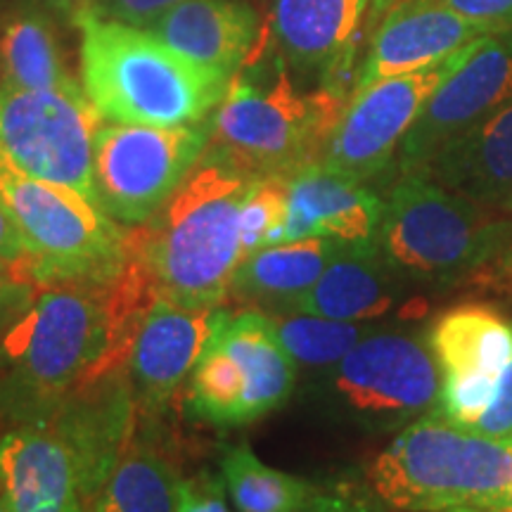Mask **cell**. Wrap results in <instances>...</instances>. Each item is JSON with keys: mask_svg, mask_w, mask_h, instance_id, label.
<instances>
[{"mask_svg": "<svg viewBox=\"0 0 512 512\" xmlns=\"http://www.w3.org/2000/svg\"><path fill=\"white\" fill-rule=\"evenodd\" d=\"M155 297L136 259L107 280L36 287L0 337V422L41 425L64 399L124 373Z\"/></svg>", "mask_w": 512, "mask_h": 512, "instance_id": "cell-1", "label": "cell"}, {"mask_svg": "<svg viewBox=\"0 0 512 512\" xmlns=\"http://www.w3.org/2000/svg\"><path fill=\"white\" fill-rule=\"evenodd\" d=\"M254 178L204 152L152 219L126 228L128 256L159 297L226 306L242 256L240 207Z\"/></svg>", "mask_w": 512, "mask_h": 512, "instance_id": "cell-2", "label": "cell"}, {"mask_svg": "<svg viewBox=\"0 0 512 512\" xmlns=\"http://www.w3.org/2000/svg\"><path fill=\"white\" fill-rule=\"evenodd\" d=\"M81 34V86L102 119L138 126H190L207 121L230 76L188 60L152 31L86 12Z\"/></svg>", "mask_w": 512, "mask_h": 512, "instance_id": "cell-3", "label": "cell"}, {"mask_svg": "<svg viewBox=\"0 0 512 512\" xmlns=\"http://www.w3.org/2000/svg\"><path fill=\"white\" fill-rule=\"evenodd\" d=\"M349 95L320 86L299 93L287 64L273 57L271 72L247 62L230 76L226 95L209 117V155L249 178L285 176L323 162Z\"/></svg>", "mask_w": 512, "mask_h": 512, "instance_id": "cell-4", "label": "cell"}, {"mask_svg": "<svg viewBox=\"0 0 512 512\" xmlns=\"http://www.w3.org/2000/svg\"><path fill=\"white\" fill-rule=\"evenodd\" d=\"M370 491L399 512L512 510L510 444L425 413L399 430L368 467Z\"/></svg>", "mask_w": 512, "mask_h": 512, "instance_id": "cell-5", "label": "cell"}, {"mask_svg": "<svg viewBox=\"0 0 512 512\" xmlns=\"http://www.w3.org/2000/svg\"><path fill=\"white\" fill-rule=\"evenodd\" d=\"M512 235V221L425 174H403L384 202L377 247L408 285H467Z\"/></svg>", "mask_w": 512, "mask_h": 512, "instance_id": "cell-6", "label": "cell"}, {"mask_svg": "<svg viewBox=\"0 0 512 512\" xmlns=\"http://www.w3.org/2000/svg\"><path fill=\"white\" fill-rule=\"evenodd\" d=\"M0 202L29 249L24 283L43 287L107 280L131 259L126 230L105 209L72 188L24 174L3 150Z\"/></svg>", "mask_w": 512, "mask_h": 512, "instance_id": "cell-7", "label": "cell"}, {"mask_svg": "<svg viewBox=\"0 0 512 512\" xmlns=\"http://www.w3.org/2000/svg\"><path fill=\"white\" fill-rule=\"evenodd\" d=\"M439 387L437 358L425 337L377 328L311 380V401L335 425L387 434L430 413Z\"/></svg>", "mask_w": 512, "mask_h": 512, "instance_id": "cell-8", "label": "cell"}, {"mask_svg": "<svg viewBox=\"0 0 512 512\" xmlns=\"http://www.w3.org/2000/svg\"><path fill=\"white\" fill-rule=\"evenodd\" d=\"M297 363L280 347L264 311L230 313L190 373L188 411L214 427H242L290 399Z\"/></svg>", "mask_w": 512, "mask_h": 512, "instance_id": "cell-9", "label": "cell"}, {"mask_svg": "<svg viewBox=\"0 0 512 512\" xmlns=\"http://www.w3.org/2000/svg\"><path fill=\"white\" fill-rule=\"evenodd\" d=\"M100 112L83 86L12 88L0 93V150L24 174L81 192L100 207L95 136Z\"/></svg>", "mask_w": 512, "mask_h": 512, "instance_id": "cell-10", "label": "cell"}, {"mask_svg": "<svg viewBox=\"0 0 512 512\" xmlns=\"http://www.w3.org/2000/svg\"><path fill=\"white\" fill-rule=\"evenodd\" d=\"M209 145V119L190 126L102 124L95 136V188L114 221L138 226L181 188Z\"/></svg>", "mask_w": 512, "mask_h": 512, "instance_id": "cell-11", "label": "cell"}, {"mask_svg": "<svg viewBox=\"0 0 512 512\" xmlns=\"http://www.w3.org/2000/svg\"><path fill=\"white\" fill-rule=\"evenodd\" d=\"M479 41L432 67L389 76L351 95L320 164L358 183L380 176L394 162L427 100L470 57Z\"/></svg>", "mask_w": 512, "mask_h": 512, "instance_id": "cell-12", "label": "cell"}, {"mask_svg": "<svg viewBox=\"0 0 512 512\" xmlns=\"http://www.w3.org/2000/svg\"><path fill=\"white\" fill-rule=\"evenodd\" d=\"M427 342L441 373L432 411L470 430L512 361V323L489 306H456L434 320Z\"/></svg>", "mask_w": 512, "mask_h": 512, "instance_id": "cell-13", "label": "cell"}, {"mask_svg": "<svg viewBox=\"0 0 512 512\" xmlns=\"http://www.w3.org/2000/svg\"><path fill=\"white\" fill-rule=\"evenodd\" d=\"M512 102V31L486 36L427 100L399 147V171L425 174L441 147Z\"/></svg>", "mask_w": 512, "mask_h": 512, "instance_id": "cell-14", "label": "cell"}, {"mask_svg": "<svg viewBox=\"0 0 512 512\" xmlns=\"http://www.w3.org/2000/svg\"><path fill=\"white\" fill-rule=\"evenodd\" d=\"M226 316V306H183L157 294L126 368L140 415L164 411Z\"/></svg>", "mask_w": 512, "mask_h": 512, "instance_id": "cell-15", "label": "cell"}, {"mask_svg": "<svg viewBox=\"0 0 512 512\" xmlns=\"http://www.w3.org/2000/svg\"><path fill=\"white\" fill-rule=\"evenodd\" d=\"M138 420V406L124 370L64 399L53 415L41 422L72 453L88 510L124 448L131 444Z\"/></svg>", "mask_w": 512, "mask_h": 512, "instance_id": "cell-16", "label": "cell"}, {"mask_svg": "<svg viewBox=\"0 0 512 512\" xmlns=\"http://www.w3.org/2000/svg\"><path fill=\"white\" fill-rule=\"evenodd\" d=\"M486 36L498 34L463 17L444 0H399L375 31L356 74L354 93L389 76L432 67Z\"/></svg>", "mask_w": 512, "mask_h": 512, "instance_id": "cell-17", "label": "cell"}, {"mask_svg": "<svg viewBox=\"0 0 512 512\" xmlns=\"http://www.w3.org/2000/svg\"><path fill=\"white\" fill-rule=\"evenodd\" d=\"M368 8L370 0H275L268 41L294 72L316 74L323 86L347 93L344 81Z\"/></svg>", "mask_w": 512, "mask_h": 512, "instance_id": "cell-18", "label": "cell"}, {"mask_svg": "<svg viewBox=\"0 0 512 512\" xmlns=\"http://www.w3.org/2000/svg\"><path fill=\"white\" fill-rule=\"evenodd\" d=\"M408 287L387 264L377 240L339 242L316 285L290 311L347 323H373L389 313H420L422 302L408 294Z\"/></svg>", "mask_w": 512, "mask_h": 512, "instance_id": "cell-19", "label": "cell"}, {"mask_svg": "<svg viewBox=\"0 0 512 512\" xmlns=\"http://www.w3.org/2000/svg\"><path fill=\"white\" fill-rule=\"evenodd\" d=\"M0 494L10 512H88L72 453L46 425L0 434Z\"/></svg>", "mask_w": 512, "mask_h": 512, "instance_id": "cell-20", "label": "cell"}, {"mask_svg": "<svg viewBox=\"0 0 512 512\" xmlns=\"http://www.w3.org/2000/svg\"><path fill=\"white\" fill-rule=\"evenodd\" d=\"M382 214L384 202L366 183L325 169L323 164H311L287 178L283 242L375 240Z\"/></svg>", "mask_w": 512, "mask_h": 512, "instance_id": "cell-21", "label": "cell"}, {"mask_svg": "<svg viewBox=\"0 0 512 512\" xmlns=\"http://www.w3.org/2000/svg\"><path fill=\"white\" fill-rule=\"evenodd\" d=\"M147 31L188 60L233 76L259 43V17L245 0H185Z\"/></svg>", "mask_w": 512, "mask_h": 512, "instance_id": "cell-22", "label": "cell"}, {"mask_svg": "<svg viewBox=\"0 0 512 512\" xmlns=\"http://www.w3.org/2000/svg\"><path fill=\"white\" fill-rule=\"evenodd\" d=\"M425 176L486 209H503L512 197V102L441 147Z\"/></svg>", "mask_w": 512, "mask_h": 512, "instance_id": "cell-23", "label": "cell"}, {"mask_svg": "<svg viewBox=\"0 0 512 512\" xmlns=\"http://www.w3.org/2000/svg\"><path fill=\"white\" fill-rule=\"evenodd\" d=\"M337 245V240L311 238L259 249L240 261L228 299L252 309L290 311L316 285Z\"/></svg>", "mask_w": 512, "mask_h": 512, "instance_id": "cell-24", "label": "cell"}, {"mask_svg": "<svg viewBox=\"0 0 512 512\" xmlns=\"http://www.w3.org/2000/svg\"><path fill=\"white\" fill-rule=\"evenodd\" d=\"M0 67L12 88L81 86L64 60L62 36L46 8L19 3L0 12Z\"/></svg>", "mask_w": 512, "mask_h": 512, "instance_id": "cell-25", "label": "cell"}, {"mask_svg": "<svg viewBox=\"0 0 512 512\" xmlns=\"http://www.w3.org/2000/svg\"><path fill=\"white\" fill-rule=\"evenodd\" d=\"M176 467L133 434L88 512H176Z\"/></svg>", "mask_w": 512, "mask_h": 512, "instance_id": "cell-26", "label": "cell"}, {"mask_svg": "<svg viewBox=\"0 0 512 512\" xmlns=\"http://www.w3.org/2000/svg\"><path fill=\"white\" fill-rule=\"evenodd\" d=\"M221 479L238 512H290L320 489L309 479L266 465L249 444L223 451Z\"/></svg>", "mask_w": 512, "mask_h": 512, "instance_id": "cell-27", "label": "cell"}, {"mask_svg": "<svg viewBox=\"0 0 512 512\" xmlns=\"http://www.w3.org/2000/svg\"><path fill=\"white\" fill-rule=\"evenodd\" d=\"M268 318L280 347L292 356V361L297 366L320 370L335 366L361 339L377 330L373 323H347L299 311L268 313Z\"/></svg>", "mask_w": 512, "mask_h": 512, "instance_id": "cell-28", "label": "cell"}, {"mask_svg": "<svg viewBox=\"0 0 512 512\" xmlns=\"http://www.w3.org/2000/svg\"><path fill=\"white\" fill-rule=\"evenodd\" d=\"M287 219V178H254L240 207L242 256L283 242Z\"/></svg>", "mask_w": 512, "mask_h": 512, "instance_id": "cell-29", "label": "cell"}, {"mask_svg": "<svg viewBox=\"0 0 512 512\" xmlns=\"http://www.w3.org/2000/svg\"><path fill=\"white\" fill-rule=\"evenodd\" d=\"M176 512H230L228 491L221 477L209 470L181 477L176 484Z\"/></svg>", "mask_w": 512, "mask_h": 512, "instance_id": "cell-30", "label": "cell"}, {"mask_svg": "<svg viewBox=\"0 0 512 512\" xmlns=\"http://www.w3.org/2000/svg\"><path fill=\"white\" fill-rule=\"evenodd\" d=\"M470 432L482 434V437L503 441L510 444L512 441V361L505 366L501 373V380L496 384L494 399L484 408Z\"/></svg>", "mask_w": 512, "mask_h": 512, "instance_id": "cell-31", "label": "cell"}, {"mask_svg": "<svg viewBox=\"0 0 512 512\" xmlns=\"http://www.w3.org/2000/svg\"><path fill=\"white\" fill-rule=\"evenodd\" d=\"M181 3L185 0H100L95 15L128 24V27L150 29L159 17Z\"/></svg>", "mask_w": 512, "mask_h": 512, "instance_id": "cell-32", "label": "cell"}, {"mask_svg": "<svg viewBox=\"0 0 512 512\" xmlns=\"http://www.w3.org/2000/svg\"><path fill=\"white\" fill-rule=\"evenodd\" d=\"M290 512H387V505L375 494L370 496L349 486H337V489H318L309 501Z\"/></svg>", "mask_w": 512, "mask_h": 512, "instance_id": "cell-33", "label": "cell"}, {"mask_svg": "<svg viewBox=\"0 0 512 512\" xmlns=\"http://www.w3.org/2000/svg\"><path fill=\"white\" fill-rule=\"evenodd\" d=\"M472 22L494 29L496 34L512 31V0H444Z\"/></svg>", "mask_w": 512, "mask_h": 512, "instance_id": "cell-34", "label": "cell"}, {"mask_svg": "<svg viewBox=\"0 0 512 512\" xmlns=\"http://www.w3.org/2000/svg\"><path fill=\"white\" fill-rule=\"evenodd\" d=\"M36 285L24 283L8 271H0V337L8 332L15 320L27 311V306L34 297Z\"/></svg>", "mask_w": 512, "mask_h": 512, "instance_id": "cell-35", "label": "cell"}, {"mask_svg": "<svg viewBox=\"0 0 512 512\" xmlns=\"http://www.w3.org/2000/svg\"><path fill=\"white\" fill-rule=\"evenodd\" d=\"M29 261V249L12 221L10 211L0 202V268L22 280Z\"/></svg>", "mask_w": 512, "mask_h": 512, "instance_id": "cell-36", "label": "cell"}, {"mask_svg": "<svg viewBox=\"0 0 512 512\" xmlns=\"http://www.w3.org/2000/svg\"><path fill=\"white\" fill-rule=\"evenodd\" d=\"M43 3L60 17L72 19V24L86 12H95V0H43Z\"/></svg>", "mask_w": 512, "mask_h": 512, "instance_id": "cell-37", "label": "cell"}, {"mask_svg": "<svg viewBox=\"0 0 512 512\" xmlns=\"http://www.w3.org/2000/svg\"><path fill=\"white\" fill-rule=\"evenodd\" d=\"M396 0H370V12H373V19H377L380 15H384Z\"/></svg>", "mask_w": 512, "mask_h": 512, "instance_id": "cell-38", "label": "cell"}, {"mask_svg": "<svg viewBox=\"0 0 512 512\" xmlns=\"http://www.w3.org/2000/svg\"><path fill=\"white\" fill-rule=\"evenodd\" d=\"M448 512H512L510 508H456Z\"/></svg>", "mask_w": 512, "mask_h": 512, "instance_id": "cell-39", "label": "cell"}, {"mask_svg": "<svg viewBox=\"0 0 512 512\" xmlns=\"http://www.w3.org/2000/svg\"><path fill=\"white\" fill-rule=\"evenodd\" d=\"M0 512H10V510H8V505H5V498H3V494H0Z\"/></svg>", "mask_w": 512, "mask_h": 512, "instance_id": "cell-40", "label": "cell"}, {"mask_svg": "<svg viewBox=\"0 0 512 512\" xmlns=\"http://www.w3.org/2000/svg\"><path fill=\"white\" fill-rule=\"evenodd\" d=\"M5 88V74H3V67H0V93H3Z\"/></svg>", "mask_w": 512, "mask_h": 512, "instance_id": "cell-41", "label": "cell"}, {"mask_svg": "<svg viewBox=\"0 0 512 512\" xmlns=\"http://www.w3.org/2000/svg\"><path fill=\"white\" fill-rule=\"evenodd\" d=\"M503 211H508V214H512V197H510V200H508V202H505V204H503Z\"/></svg>", "mask_w": 512, "mask_h": 512, "instance_id": "cell-42", "label": "cell"}, {"mask_svg": "<svg viewBox=\"0 0 512 512\" xmlns=\"http://www.w3.org/2000/svg\"><path fill=\"white\" fill-rule=\"evenodd\" d=\"M98 3H100V0H95V8H98Z\"/></svg>", "mask_w": 512, "mask_h": 512, "instance_id": "cell-43", "label": "cell"}, {"mask_svg": "<svg viewBox=\"0 0 512 512\" xmlns=\"http://www.w3.org/2000/svg\"><path fill=\"white\" fill-rule=\"evenodd\" d=\"M510 453H512V441H510Z\"/></svg>", "mask_w": 512, "mask_h": 512, "instance_id": "cell-44", "label": "cell"}, {"mask_svg": "<svg viewBox=\"0 0 512 512\" xmlns=\"http://www.w3.org/2000/svg\"><path fill=\"white\" fill-rule=\"evenodd\" d=\"M0 425H3V422H0ZM0 434H3V430H0Z\"/></svg>", "mask_w": 512, "mask_h": 512, "instance_id": "cell-45", "label": "cell"}, {"mask_svg": "<svg viewBox=\"0 0 512 512\" xmlns=\"http://www.w3.org/2000/svg\"><path fill=\"white\" fill-rule=\"evenodd\" d=\"M0 271H3V268H0Z\"/></svg>", "mask_w": 512, "mask_h": 512, "instance_id": "cell-46", "label": "cell"}]
</instances>
